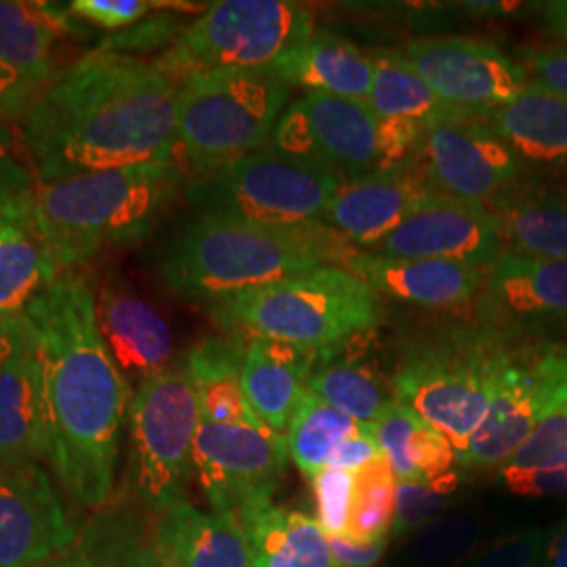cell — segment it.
<instances>
[{
	"mask_svg": "<svg viewBox=\"0 0 567 567\" xmlns=\"http://www.w3.org/2000/svg\"><path fill=\"white\" fill-rule=\"evenodd\" d=\"M330 553L334 567H377L385 557V540L374 543H360L344 536H330Z\"/></svg>",
	"mask_w": 567,
	"mask_h": 567,
	"instance_id": "50",
	"label": "cell"
},
{
	"mask_svg": "<svg viewBox=\"0 0 567 567\" xmlns=\"http://www.w3.org/2000/svg\"><path fill=\"white\" fill-rule=\"evenodd\" d=\"M179 82L154 61L91 51L44 86L20 118L39 183L173 163Z\"/></svg>",
	"mask_w": 567,
	"mask_h": 567,
	"instance_id": "1",
	"label": "cell"
},
{
	"mask_svg": "<svg viewBox=\"0 0 567 567\" xmlns=\"http://www.w3.org/2000/svg\"><path fill=\"white\" fill-rule=\"evenodd\" d=\"M522 55L527 74H532V81L547 86L548 91L567 100V47H527Z\"/></svg>",
	"mask_w": 567,
	"mask_h": 567,
	"instance_id": "48",
	"label": "cell"
},
{
	"mask_svg": "<svg viewBox=\"0 0 567 567\" xmlns=\"http://www.w3.org/2000/svg\"><path fill=\"white\" fill-rule=\"evenodd\" d=\"M550 536V527L522 529L492 543L471 567H540Z\"/></svg>",
	"mask_w": 567,
	"mask_h": 567,
	"instance_id": "43",
	"label": "cell"
},
{
	"mask_svg": "<svg viewBox=\"0 0 567 567\" xmlns=\"http://www.w3.org/2000/svg\"><path fill=\"white\" fill-rule=\"evenodd\" d=\"M156 548L179 567H252L243 527L221 513L182 501L152 519Z\"/></svg>",
	"mask_w": 567,
	"mask_h": 567,
	"instance_id": "27",
	"label": "cell"
},
{
	"mask_svg": "<svg viewBox=\"0 0 567 567\" xmlns=\"http://www.w3.org/2000/svg\"><path fill=\"white\" fill-rule=\"evenodd\" d=\"M374 79L368 105L377 121L405 118L431 126L435 122L466 116L442 102L400 51L381 49L372 53Z\"/></svg>",
	"mask_w": 567,
	"mask_h": 567,
	"instance_id": "34",
	"label": "cell"
},
{
	"mask_svg": "<svg viewBox=\"0 0 567 567\" xmlns=\"http://www.w3.org/2000/svg\"><path fill=\"white\" fill-rule=\"evenodd\" d=\"M505 250L567 261V196L545 185L519 182L489 204Z\"/></svg>",
	"mask_w": 567,
	"mask_h": 567,
	"instance_id": "29",
	"label": "cell"
},
{
	"mask_svg": "<svg viewBox=\"0 0 567 567\" xmlns=\"http://www.w3.org/2000/svg\"><path fill=\"white\" fill-rule=\"evenodd\" d=\"M362 429L364 425L307 391L286 431L288 456L303 475L313 477L324 468L332 450Z\"/></svg>",
	"mask_w": 567,
	"mask_h": 567,
	"instance_id": "35",
	"label": "cell"
},
{
	"mask_svg": "<svg viewBox=\"0 0 567 567\" xmlns=\"http://www.w3.org/2000/svg\"><path fill=\"white\" fill-rule=\"evenodd\" d=\"M252 553V567H334L328 536L295 508L264 503L236 519Z\"/></svg>",
	"mask_w": 567,
	"mask_h": 567,
	"instance_id": "32",
	"label": "cell"
},
{
	"mask_svg": "<svg viewBox=\"0 0 567 567\" xmlns=\"http://www.w3.org/2000/svg\"><path fill=\"white\" fill-rule=\"evenodd\" d=\"M290 89L365 102L372 93L374 60L332 32H313L264 68Z\"/></svg>",
	"mask_w": 567,
	"mask_h": 567,
	"instance_id": "24",
	"label": "cell"
},
{
	"mask_svg": "<svg viewBox=\"0 0 567 567\" xmlns=\"http://www.w3.org/2000/svg\"><path fill=\"white\" fill-rule=\"evenodd\" d=\"M543 28L553 39L567 42V0H550L538 4Z\"/></svg>",
	"mask_w": 567,
	"mask_h": 567,
	"instance_id": "53",
	"label": "cell"
},
{
	"mask_svg": "<svg viewBox=\"0 0 567 567\" xmlns=\"http://www.w3.org/2000/svg\"><path fill=\"white\" fill-rule=\"evenodd\" d=\"M286 463V435L267 426L200 421L194 444V475L215 513L236 522L244 511L271 503Z\"/></svg>",
	"mask_w": 567,
	"mask_h": 567,
	"instance_id": "11",
	"label": "cell"
},
{
	"mask_svg": "<svg viewBox=\"0 0 567 567\" xmlns=\"http://www.w3.org/2000/svg\"><path fill=\"white\" fill-rule=\"evenodd\" d=\"M482 290L477 324L505 339L567 324V261L505 250Z\"/></svg>",
	"mask_w": 567,
	"mask_h": 567,
	"instance_id": "17",
	"label": "cell"
},
{
	"mask_svg": "<svg viewBox=\"0 0 567 567\" xmlns=\"http://www.w3.org/2000/svg\"><path fill=\"white\" fill-rule=\"evenodd\" d=\"M318 351L252 337L246 344L243 391L250 412L269 431L286 435L290 421L307 393Z\"/></svg>",
	"mask_w": 567,
	"mask_h": 567,
	"instance_id": "23",
	"label": "cell"
},
{
	"mask_svg": "<svg viewBox=\"0 0 567 567\" xmlns=\"http://www.w3.org/2000/svg\"><path fill=\"white\" fill-rule=\"evenodd\" d=\"M158 550V548H156ZM158 561H161V567H179L166 553H163V550H158Z\"/></svg>",
	"mask_w": 567,
	"mask_h": 567,
	"instance_id": "55",
	"label": "cell"
},
{
	"mask_svg": "<svg viewBox=\"0 0 567 567\" xmlns=\"http://www.w3.org/2000/svg\"><path fill=\"white\" fill-rule=\"evenodd\" d=\"M421 423L423 419L412 408L393 398L385 405L379 421L368 425L374 440L379 442V447L383 450L398 482H414V473L408 463V446Z\"/></svg>",
	"mask_w": 567,
	"mask_h": 567,
	"instance_id": "40",
	"label": "cell"
},
{
	"mask_svg": "<svg viewBox=\"0 0 567 567\" xmlns=\"http://www.w3.org/2000/svg\"><path fill=\"white\" fill-rule=\"evenodd\" d=\"M224 334L264 337L322 351L383 322L381 297L339 265H326L280 282L206 305Z\"/></svg>",
	"mask_w": 567,
	"mask_h": 567,
	"instance_id": "5",
	"label": "cell"
},
{
	"mask_svg": "<svg viewBox=\"0 0 567 567\" xmlns=\"http://www.w3.org/2000/svg\"><path fill=\"white\" fill-rule=\"evenodd\" d=\"M34 97L37 95L18 76L0 68V121H20Z\"/></svg>",
	"mask_w": 567,
	"mask_h": 567,
	"instance_id": "52",
	"label": "cell"
},
{
	"mask_svg": "<svg viewBox=\"0 0 567 567\" xmlns=\"http://www.w3.org/2000/svg\"><path fill=\"white\" fill-rule=\"evenodd\" d=\"M311 486L316 498L318 526L322 527L328 538L344 536L353 503V473L324 466L311 477Z\"/></svg>",
	"mask_w": 567,
	"mask_h": 567,
	"instance_id": "41",
	"label": "cell"
},
{
	"mask_svg": "<svg viewBox=\"0 0 567 567\" xmlns=\"http://www.w3.org/2000/svg\"><path fill=\"white\" fill-rule=\"evenodd\" d=\"M39 177L23 145L20 128L0 121V208L32 198Z\"/></svg>",
	"mask_w": 567,
	"mask_h": 567,
	"instance_id": "39",
	"label": "cell"
},
{
	"mask_svg": "<svg viewBox=\"0 0 567 567\" xmlns=\"http://www.w3.org/2000/svg\"><path fill=\"white\" fill-rule=\"evenodd\" d=\"M34 341L25 313H0V368Z\"/></svg>",
	"mask_w": 567,
	"mask_h": 567,
	"instance_id": "51",
	"label": "cell"
},
{
	"mask_svg": "<svg viewBox=\"0 0 567 567\" xmlns=\"http://www.w3.org/2000/svg\"><path fill=\"white\" fill-rule=\"evenodd\" d=\"M58 278L34 224L32 198L0 208V313H25Z\"/></svg>",
	"mask_w": 567,
	"mask_h": 567,
	"instance_id": "31",
	"label": "cell"
},
{
	"mask_svg": "<svg viewBox=\"0 0 567 567\" xmlns=\"http://www.w3.org/2000/svg\"><path fill=\"white\" fill-rule=\"evenodd\" d=\"M482 534L477 517H442L410 536L400 567H463L473 559Z\"/></svg>",
	"mask_w": 567,
	"mask_h": 567,
	"instance_id": "38",
	"label": "cell"
},
{
	"mask_svg": "<svg viewBox=\"0 0 567 567\" xmlns=\"http://www.w3.org/2000/svg\"><path fill=\"white\" fill-rule=\"evenodd\" d=\"M95 318L103 344L124 379L137 381L171 368L175 341L161 311L122 284H102L95 292Z\"/></svg>",
	"mask_w": 567,
	"mask_h": 567,
	"instance_id": "20",
	"label": "cell"
},
{
	"mask_svg": "<svg viewBox=\"0 0 567 567\" xmlns=\"http://www.w3.org/2000/svg\"><path fill=\"white\" fill-rule=\"evenodd\" d=\"M377 131L379 121L368 103L305 93L284 110L269 145L351 182L377 171Z\"/></svg>",
	"mask_w": 567,
	"mask_h": 567,
	"instance_id": "14",
	"label": "cell"
},
{
	"mask_svg": "<svg viewBox=\"0 0 567 567\" xmlns=\"http://www.w3.org/2000/svg\"><path fill=\"white\" fill-rule=\"evenodd\" d=\"M559 344L526 347L505 339L486 416L458 465L466 473L501 471L538 423L559 358Z\"/></svg>",
	"mask_w": 567,
	"mask_h": 567,
	"instance_id": "12",
	"label": "cell"
},
{
	"mask_svg": "<svg viewBox=\"0 0 567 567\" xmlns=\"http://www.w3.org/2000/svg\"><path fill=\"white\" fill-rule=\"evenodd\" d=\"M343 183L324 166L267 145L238 163L187 179L183 194L198 210L259 224L301 225L320 221Z\"/></svg>",
	"mask_w": 567,
	"mask_h": 567,
	"instance_id": "10",
	"label": "cell"
},
{
	"mask_svg": "<svg viewBox=\"0 0 567 567\" xmlns=\"http://www.w3.org/2000/svg\"><path fill=\"white\" fill-rule=\"evenodd\" d=\"M307 391L360 425H372L393 400L372 365L343 358V344L318 351Z\"/></svg>",
	"mask_w": 567,
	"mask_h": 567,
	"instance_id": "33",
	"label": "cell"
},
{
	"mask_svg": "<svg viewBox=\"0 0 567 567\" xmlns=\"http://www.w3.org/2000/svg\"><path fill=\"white\" fill-rule=\"evenodd\" d=\"M76 529L39 463L0 465V567H39Z\"/></svg>",
	"mask_w": 567,
	"mask_h": 567,
	"instance_id": "18",
	"label": "cell"
},
{
	"mask_svg": "<svg viewBox=\"0 0 567 567\" xmlns=\"http://www.w3.org/2000/svg\"><path fill=\"white\" fill-rule=\"evenodd\" d=\"M400 53L442 102L480 121L513 102L529 82L522 63L484 39H416Z\"/></svg>",
	"mask_w": 567,
	"mask_h": 567,
	"instance_id": "13",
	"label": "cell"
},
{
	"mask_svg": "<svg viewBox=\"0 0 567 567\" xmlns=\"http://www.w3.org/2000/svg\"><path fill=\"white\" fill-rule=\"evenodd\" d=\"M482 122L507 143L522 163L567 168V100L532 81L513 102Z\"/></svg>",
	"mask_w": 567,
	"mask_h": 567,
	"instance_id": "28",
	"label": "cell"
},
{
	"mask_svg": "<svg viewBox=\"0 0 567 567\" xmlns=\"http://www.w3.org/2000/svg\"><path fill=\"white\" fill-rule=\"evenodd\" d=\"M290 93L267 70H217L183 79L173 163L192 179L264 150L290 105Z\"/></svg>",
	"mask_w": 567,
	"mask_h": 567,
	"instance_id": "6",
	"label": "cell"
},
{
	"mask_svg": "<svg viewBox=\"0 0 567 567\" xmlns=\"http://www.w3.org/2000/svg\"><path fill=\"white\" fill-rule=\"evenodd\" d=\"M185 23L168 16L161 13L152 20L142 21L128 30H122L118 37H110L102 44H97L93 51H103V53H121V55H131L133 51H150L156 47H171L173 42L179 39Z\"/></svg>",
	"mask_w": 567,
	"mask_h": 567,
	"instance_id": "46",
	"label": "cell"
},
{
	"mask_svg": "<svg viewBox=\"0 0 567 567\" xmlns=\"http://www.w3.org/2000/svg\"><path fill=\"white\" fill-rule=\"evenodd\" d=\"M344 269L362 278L377 295L426 309H458L484 288L486 271L452 261L395 259L370 250H353Z\"/></svg>",
	"mask_w": 567,
	"mask_h": 567,
	"instance_id": "21",
	"label": "cell"
},
{
	"mask_svg": "<svg viewBox=\"0 0 567 567\" xmlns=\"http://www.w3.org/2000/svg\"><path fill=\"white\" fill-rule=\"evenodd\" d=\"M501 482L507 489L519 496H566L567 450L548 465L532 471H508L503 468Z\"/></svg>",
	"mask_w": 567,
	"mask_h": 567,
	"instance_id": "47",
	"label": "cell"
},
{
	"mask_svg": "<svg viewBox=\"0 0 567 567\" xmlns=\"http://www.w3.org/2000/svg\"><path fill=\"white\" fill-rule=\"evenodd\" d=\"M505 337L482 324L440 328L404 347L391 393L444 433L463 458L486 416Z\"/></svg>",
	"mask_w": 567,
	"mask_h": 567,
	"instance_id": "7",
	"label": "cell"
},
{
	"mask_svg": "<svg viewBox=\"0 0 567 567\" xmlns=\"http://www.w3.org/2000/svg\"><path fill=\"white\" fill-rule=\"evenodd\" d=\"M313 11L290 0H221L183 28L154 65L182 82L217 70H264L316 32Z\"/></svg>",
	"mask_w": 567,
	"mask_h": 567,
	"instance_id": "9",
	"label": "cell"
},
{
	"mask_svg": "<svg viewBox=\"0 0 567 567\" xmlns=\"http://www.w3.org/2000/svg\"><path fill=\"white\" fill-rule=\"evenodd\" d=\"M47 458L42 365L37 339L0 368V465Z\"/></svg>",
	"mask_w": 567,
	"mask_h": 567,
	"instance_id": "26",
	"label": "cell"
},
{
	"mask_svg": "<svg viewBox=\"0 0 567 567\" xmlns=\"http://www.w3.org/2000/svg\"><path fill=\"white\" fill-rule=\"evenodd\" d=\"M450 505L452 496L440 494L425 484L398 482L391 538H410L419 529L442 519Z\"/></svg>",
	"mask_w": 567,
	"mask_h": 567,
	"instance_id": "42",
	"label": "cell"
},
{
	"mask_svg": "<svg viewBox=\"0 0 567 567\" xmlns=\"http://www.w3.org/2000/svg\"><path fill=\"white\" fill-rule=\"evenodd\" d=\"M147 513L126 501L95 511L74 540L39 567H161Z\"/></svg>",
	"mask_w": 567,
	"mask_h": 567,
	"instance_id": "25",
	"label": "cell"
},
{
	"mask_svg": "<svg viewBox=\"0 0 567 567\" xmlns=\"http://www.w3.org/2000/svg\"><path fill=\"white\" fill-rule=\"evenodd\" d=\"M370 252L452 261L487 274L503 257L505 240L489 204L431 192Z\"/></svg>",
	"mask_w": 567,
	"mask_h": 567,
	"instance_id": "15",
	"label": "cell"
},
{
	"mask_svg": "<svg viewBox=\"0 0 567 567\" xmlns=\"http://www.w3.org/2000/svg\"><path fill=\"white\" fill-rule=\"evenodd\" d=\"M42 365L47 461L84 508L110 505L133 386L103 344L95 290L63 274L25 309Z\"/></svg>",
	"mask_w": 567,
	"mask_h": 567,
	"instance_id": "2",
	"label": "cell"
},
{
	"mask_svg": "<svg viewBox=\"0 0 567 567\" xmlns=\"http://www.w3.org/2000/svg\"><path fill=\"white\" fill-rule=\"evenodd\" d=\"M248 339L240 334L206 337L185 355V370L194 385L200 416L208 423L265 426L246 404L243 391Z\"/></svg>",
	"mask_w": 567,
	"mask_h": 567,
	"instance_id": "30",
	"label": "cell"
},
{
	"mask_svg": "<svg viewBox=\"0 0 567 567\" xmlns=\"http://www.w3.org/2000/svg\"><path fill=\"white\" fill-rule=\"evenodd\" d=\"M353 250L320 221L259 224L200 210L164 244L156 271L183 301L213 305L318 267H343Z\"/></svg>",
	"mask_w": 567,
	"mask_h": 567,
	"instance_id": "3",
	"label": "cell"
},
{
	"mask_svg": "<svg viewBox=\"0 0 567 567\" xmlns=\"http://www.w3.org/2000/svg\"><path fill=\"white\" fill-rule=\"evenodd\" d=\"M381 454H383V450L379 447V442L374 440L370 426L364 425L360 433H355L351 437H344L343 442L332 450L326 466L355 473L362 466L372 463L374 458H379Z\"/></svg>",
	"mask_w": 567,
	"mask_h": 567,
	"instance_id": "49",
	"label": "cell"
},
{
	"mask_svg": "<svg viewBox=\"0 0 567 567\" xmlns=\"http://www.w3.org/2000/svg\"><path fill=\"white\" fill-rule=\"evenodd\" d=\"M425 124L386 118L379 121L377 142H379V166L377 168H400L421 163L425 145Z\"/></svg>",
	"mask_w": 567,
	"mask_h": 567,
	"instance_id": "45",
	"label": "cell"
},
{
	"mask_svg": "<svg viewBox=\"0 0 567 567\" xmlns=\"http://www.w3.org/2000/svg\"><path fill=\"white\" fill-rule=\"evenodd\" d=\"M156 7H163V2H150V0H74L68 2V11L89 25L122 32L147 18Z\"/></svg>",
	"mask_w": 567,
	"mask_h": 567,
	"instance_id": "44",
	"label": "cell"
},
{
	"mask_svg": "<svg viewBox=\"0 0 567 567\" xmlns=\"http://www.w3.org/2000/svg\"><path fill=\"white\" fill-rule=\"evenodd\" d=\"M431 194L423 164L377 168L344 182L326 206L320 224L337 231L353 248H374L416 204Z\"/></svg>",
	"mask_w": 567,
	"mask_h": 567,
	"instance_id": "19",
	"label": "cell"
},
{
	"mask_svg": "<svg viewBox=\"0 0 567 567\" xmlns=\"http://www.w3.org/2000/svg\"><path fill=\"white\" fill-rule=\"evenodd\" d=\"M567 450V347H561L540 419L526 442L503 468L532 471L555 461ZM501 468V471H503Z\"/></svg>",
	"mask_w": 567,
	"mask_h": 567,
	"instance_id": "37",
	"label": "cell"
},
{
	"mask_svg": "<svg viewBox=\"0 0 567 567\" xmlns=\"http://www.w3.org/2000/svg\"><path fill=\"white\" fill-rule=\"evenodd\" d=\"M540 567H567V519L553 532Z\"/></svg>",
	"mask_w": 567,
	"mask_h": 567,
	"instance_id": "54",
	"label": "cell"
},
{
	"mask_svg": "<svg viewBox=\"0 0 567 567\" xmlns=\"http://www.w3.org/2000/svg\"><path fill=\"white\" fill-rule=\"evenodd\" d=\"M200 421L185 365H171L135 386L126 423V498L122 501L150 515L185 501Z\"/></svg>",
	"mask_w": 567,
	"mask_h": 567,
	"instance_id": "8",
	"label": "cell"
},
{
	"mask_svg": "<svg viewBox=\"0 0 567 567\" xmlns=\"http://www.w3.org/2000/svg\"><path fill=\"white\" fill-rule=\"evenodd\" d=\"M398 477L385 454L353 473V503L344 538L374 543L385 540L393 526Z\"/></svg>",
	"mask_w": 567,
	"mask_h": 567,
	"instance_id": "36",
	"label": "cell"
},
{
	"mask_svg": "<svg viewBox=\"0 0 567 567\" xmlns=\"http://www.w3.org/2000/svg\"><path fill=\"white\" fill-rule=\"evenodd\" d=\"M70 37L84 39L86 32L68 4L0 0V68L34 95L60 76L55 49Z\"/></svg>",
	"mask_w": 567,
	"mask_h": 567,
	"instance_id": "22",
	"label": "cell"
},
{
	"mask_svg": "<svg viewBox=\"0 0 567 567\" xmlns=\"http://www.w3.org/2000/svg\"><path fill=\"white\" fill-rule=\"evenodd\" d=\"M185 182L177 164L164 163L39 183L32 215L58 276L150 238Z\"/></svg>",
	"mask_w": 567,
	"mask_h": 567,
	"instance_id": "4",
	"label": "cell"
},
{
	"mask_svg": "<svg viewBox=\"0 0 567 567\" xmlns=\"http://www.w3.org/2000/svg\"><path fill=\"white\" fill-rule=\"evenodd\" d=\"M421 164L431 192L486 203L522 182L524 163L486 122L456 116L426 126Z\"/></svg>",
	"mask_w": 567,
	"mask_h": 567,
	"instance_id": "16",
	"label": "cell"
}]
</instances>
